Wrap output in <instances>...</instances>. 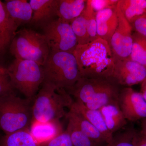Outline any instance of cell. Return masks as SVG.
<instances>
[{
  "mask_svg": "<svg viewBox=\"0 0 146 146\" xmlns=\"http://www.w3.org/2000/svg\"><path fill=\"white\" fill-rule=\"evenodd\" d=\"M73 54L82 77L112 78L115 60L107 41L98 37L86 44L78 45Z\"/></svg>",
  "mask_w": 146,
  "mask_h": 146,
  "instance_id": "1",
  "label": "cell"
},
{
  "mask_svg": "<svg viewBox=\"0 0 146 146\" xmlns=\"http://www.w3.org/2000/svg\"><path fill=\"white\" fill-rule=\"evenodd\" d=\"M71 96L65 89L44 81L32 106V121L47 122L65 117V108H69L74 102Z\"/></svg>",
  "mask_w": 146,
  "mask_h": 146,
  "instance_id": "2",
  "label": "cell"
},
{
  "mask_svg": "<svg viewBox=\"0 0 146 146\" xmlns=\"http://www.w3.org/2000/svg\"><path fill=\"white\" fill-rule=\"evenodd\" d=\"M43 68L44 81L67 91L82 77L74 55L70 52L50 51Z\"/></svg>",
  "mask_w": 146,
  "mask_h": 146,
  "instance_id": "3",
  "label": "cell"
},
{
  "mask_svg": "<svg viewBox=\"0 0 146 146\" xmlns=\"http://www.w3.org/2000/svg\"><path fill=\"white\" fill-rule=\"evenodd\" d=\"M31 102L15 93L0 97V129L5 134L29 129L32 121Z\"/></svg>",
  "mask_w": 146,
  "mask_h": 146,
  "instance_id": "4",
  "label": "cell"
},
{
  "mask_svg": "<svg viewBox=\"0 0 146 146\" xmlns=\"http://www.w3.org/2000/svg\"><path fill=\"white\" fill-rule=\"evenodd\" d=\"M9 47L11 53L16 59L32 60L42 66L50 51L44 35L25 28L16 32Z\"/></svg>",
  "mask_w": 146,
  "mask_h": 146,
  "instance_id": "5",
  "label": "cell"
},
{
  "mask_svg": "<svg viewBox=\"0 0 146 146\" xmlns=\"http://www.w3.org/2000/svg\"><path fill=\"white\" fill-rule=\"evenodd\" d=\"M7 70L14 89L26 99L34 100L44 79L43 66L32 60L15 58Z\"/></svg>",
  "mask_w": 146,
  "mask_h": 146,
  "instance_id": "6",
  "label": "cell"
},
{
  "mask_svg": "<svg viewBox=\"0 0 146 146\" xmlns=\"http://www.w3.org/2000/svg\"><path fill=\"white\" fill-rule=\"evenodd\" d=\"M41 28L50 51L73 54L78 44L70 24L57 18Z\"/></svg>",
  "mask_w": 146,
  "mask_h": 146,
  "instance_id": "7",
  "label": "cell"
},
{
  "mask_svg": "<svg viewBox=\"0 0 146 146\" xmlns=\"http://www.w3.org/2000/svg\"><path fill=\"white\" fill-rule=\"evenodd\" d=\"M118 25L109 43L115 60L128 58L132 49V28L120 9L116 7Z\"/></svg>",
  "mask_w": 146,
  "mask_h": 146,
  "instance_id": "8",
  "label": "cell"
},
{
  "mask_svg": "<svg viewBox=\"0 0 146 146\" xmlns=\"http://www.w3.org/2000/svg\"><path fill=\"white\" fill-rule=\"evenodd\" d=\"M118 103L127 121L133 122L146 118V101L140 92L131 87L121 89Z\"/></svg>",
  "mask_w": 146,
  "mask_h": 146,
  "instance_id": "9",
  "label": "cell"
},
{
  "mask_svg": "<svg viewBox=\"0 0 146 146\" xmlns=\"http://www.w3.org/2000/svg\"><path fill=\"white\" fill-rule=\"evenodd\" d=\"M146 78V68L129 58L115 60L112 79L120 86L131 87Z\"/></svg>",
  "mask_w": 146,
  "mask_h": 146,
  "instance_id": "10",
  "label": "cell"
},
{
  "mask_svg": "<svg viewBox=\"0 0 146 146\" xmlns=\"http://www.w3.org/2000/svg\"><path fill=\"white\" fill-rule=\"evenodd\" d=\"M96 14L86 0V7L83 12L71 23L78 44H86L98 38Z\"/></svg>",
  "mask_w": 146,
  "mask_h": 146,
  "instance_id": "11",
  "label": "cell"
},
{
  "mask_svg": "<svg viewBox=\"0 0 146 146\" xmlns=\"http://www.w3.org/2000/svg\"><path fill=\"white\" fill-rule=\"evenodd\" d=\"M33 16L30 24L41 27L57 17L58 0H30Z\"/></svg>",
  "mask_w": 146,
  "mask_h": 146,
  "instance_id": "12",
  "label": "cell"
},
{
  "mask_svg": "<svg viewBox=\"0 0 146 146\" xmlns=\"http://www.w3.org/2000/svg\"><path fill=\"white\" fill-rule=\"evenodd\" d=\"M116 8L106 9L96 14L98 36L109 44L117 26L118 16Z\"/></svg>",
  "mask_w": 146,
  "mask_h": 146,
  "instance_id": "13",
  "label": "cell"
},
{
  "mask_svg": "<svg viewBox=\"0 0 146 146\" xmlns=\"http://www.w3.org/2000/svg\"><path fill=\"white\" fill-rule=\"evenodd\" d=\"M29 131L35 140L43 145L63 131L60 120H55L47 122L32 121Z\"/></svg>",
  "mask_w": 146,
  "mask_h": 146,
  "instance_id": "14",
  "label": "cell"
},
{
  "mask_svg": "<svg viewBox=\"0 0 146 146\" xmlns=\"http://www.w3.org/2000/svg\"><path fill=\"white\" fill-rule=\"evenodd\" d=\"M70 107L78 111L96 128L104 137L106 143H108L112 141L114 135L110 133L108 129L99 110L89 109L83 103L76 100V101L73 102Z\"/></svg>",
  "mask_w": 146,
  "mask_h": 146,
  "instance_id": "15",
  "label": "cell"
},
{
  "mask_svg": "<svg viewBox=\"0 0 146 146\" xmlns=\"http://www.w3.org/2000/svg\"><path fill=\"white\" fill-rule=\"evenodd\" d=\"M69 108V112L65 116L68 120L72 121L83 133L96 143L102 145L107 144L104 137L96 128L78 111L70 107Z\"/></svg>",
  "mask_w": 146,
  "mask_h": 146,
  "instance_id": "16",
  "label": "cell"
},
{
  "mask_svg": "<svg viewBox=\"0 0 146 146\" xmlns=\"http://www.w3.org/2000/svg\"><path fill=\"white\" fill-rule=\"evenodd\" d=\"M3 3L9 16L18 27L22 24L30 23L33 12L28 1L7 0Z\"/></svg>",
  "mask_w": 146,
  "mask_h": 146,
  "instance_id": "17",
  "label": "cell"
},
{
  "mask_svg": "<svg viewBox=\"0 0 146 146\" xmlns=\"http://www.w3.org/2000/svg\"><path fill=\"white\" fill-rule=\"evenodd\" d=\"M99 110L101 113L108 129L113 135L126 127L127 120L121 111L119 104L106 106Z\"/></svg>",
  "mask_w": 146,
  "mask_h": 146,
  "instance_id": "18",
  "label": "cell"
},
{
  "mask_svg": "<svg viewBox=\"0 0 146 146\" xmlns=\"http://www.w3.org/2000/svg\"><path fill=\"white\" fill-rule=\"evenodd\" d=\"M86 3V0H58V18L71 24L83 12Z\"/></svg>",
  "mask_w": 146,
  "mask_h": 146,
  "instance_id": "19",
  "label": "cell"
},
{
  "mask_svg": "<svg viewBox=\"0 0 146 146\" xmlns=\"http://www.w3.org/2000/svg\"><path fill=\"white\" fill-rule=\"evenodd\" d=\"M121 89L119 85L114 81L89 102L84 104L89 109L96 110H99L106 106L119 104L118 99Z\"/></svg>",
  "mask_w": 146,
  "mask_h": 146,
  "instance_id": "20",
  "label": "cell"
},
{
  "mask_svg": "<svg viewBox=\"0 0 146 146\" xmlns=\"http://www.w3.org/2000/svg\"><path fill=\"white\" fill-rule=\"evenodd\" d=\"M117 7L130 24L146 14V0H118Z\"/></svg>",
  "mask_w": 146,
  "mask_h": 146,
  "instance_id": "21",
  "label": "cell"
},
{
  "mask_svg": "<svg viewBox=\"0 0 146 146\" xmlns=\"http://www.w3.org/2000/svg\"><path fill=\"white\" fill-rule=\"evenodd\" d=\"M0 146H43L32 136L29 129L5 134L0 137Z\"/></svg>",
  "mask_w": 146,
  "mask_h": 146,
  "instance_id": "22",
  "label": "cell"
},
{
  "mask_svg": "<svg viewBox=\"0 0 146 146\" xmlns=\"http://www.w3.org/2000/svg\"><path fill=\"white\" fill-rule=\"evenodd\" d=\"M18 27L9 16L4 3L0 1V27L7 46L15 36Z\"/></svg>",
  "mask_w": 146,
  "mask_h": 146,
  "instance_id": "23",
  "label": "cell"
},
{
  "mask_svg": "<svg viewBox=\"0 0 146 146\" xmlns=\"http://www.w3.org/2000/svg\"><path fill=\"white\" fill-rule=\"evenodd\" d=\"M132 39V49L128 58L146 68V37L134 32Z\"/></svg>",
  "mask_w": 146,
  "mask_h": 146,
  "instance_id": "24",
  "label": "cell"
},
{
  "mask_svg": "<svg viewBox=\"0 0 146 146\" xmlns=\"http://www.w3.org/2000/svg\"><path fill=\"white\" fill-rule=\"evenodd\" d=\"M66 130L70 136L73 146H104L85 135L72 121L68 120Z\"/></svg>",
  "mask_w": 146,
  "mask_h": 146,
  "instance_id": "25",
  "label": "cell"
},
{
  "mask_svg": "<svg viewBox=\"0 0 146 146\" xmlns=\"http://www.w3.org/2000/svg\"><path fill=\"white\" fill-rule=\"evenodd\" d=\"M136 131L133 125L126 127L114 135L112 141L104 146H134L133 140Z\"/></svg>",
  "mask_w": 146,
  "mask_h": 146,
  "instance_id": "26",
  "label": "cell"
},
{
  "mask_svg": "<svg viewBox=\"0 0 146 146\" xmlns=\"http://www.w3.org/2000/svg\"><path fill=\"white\" fill-rule=\"evenodd\" d=\"M7 68L0 66V97L14 93Z\"/></svg>",
  "mask_w": 146,
  "mask_h": 146,
  "instance_id": "27",
  "label": "cell"
},
{
  "mask_svg": "<svg viewBox=\"0 0 146 146\" xmlns=\"http://www.w3.org/2000/svg\"><path fill=\"white\" fill-rule=\"evenodd\" d=\"M43 146H73L70 134L66 130L43 145Z\"/></svg>",
  "mask_w": 146,
  "mask_h": 146,
  "instance_id": "28",
  "label": "cell"
},
{
  "mask_svg": "<svg viewBox=\"0 0 146 146\" xmlns=\"http://www.w3.org/2000/svg\"><path fill=\"white\" fill-rule=\"evenodd\" d=\"M87 1L97 13L106 9L116 7L118 0H87Z\"/></svg>",
  "mask_w": 146,
  "mask_h": 146,
  "instance_id": "29",
  "label": "cell"
},
{
  "mask_svg": "<svg viewBox=\"0 0 146 146\" xmlns=\"http://www.w3.org/2000/svg\"><path fill=\"white\" fill-rule=\"evenodd\" d=\"M131 25L135 32L146 37V14L136 19Z\"/></svg>",
  "mask_w": 146,
  "mask_h": 146,
  "instance_id": "30",
  "label": "cell"
},
{
  "mask_svg": "<svg viewBox=\"0 0 146 146\" xmlns=\"http://www.w3.org/2000/svg\"><path fill=\"white\" fill-rule=\"evenodd\" d=\"M133 142L134 146H146V136L136 130Z\"/></svg>",
  "mask_w": 146,
  "mask_h": 146,
  "instance_id": "31",
  "label": "cell"
},
{
  "mask_svg": "<svg viewBox=\"0 0 146 146\" xmlns=\"http://www.w3.org/2000/svg\"><path fill=\"white\" fill-rule=\"evenodd\" d=\"M7 46L6 44L4 37L0 27V54H2L5 50Z\"/></svg>",
  "mask_w": 146,
  "mask_h": 146,
  "instance_id": "32",
  "label": "cell"
},
{
  "mask_svg": "<svg viewBox=\"0 0 146 146\" xmlns=\"http://www.w3.org/2000/svg\"><path fill=\"white\" fill-rule=\"evenodd\" d=\"M140 131L146 136V118L141 120V130Z\"/></svg>",
  "mask_w": 146,
  "mask_h": 146,
  "instance_id": "33",
  "label": "cell"
},
{
  "mask_svg": "<svg viewBox=\"0 0 146 146\" xmlns=\"http://www.w3.org/2000/svg\"><path fill=\"white\" fill-rule=\"evenodd\" d=\"M141 84L143 85V86H145L146 87V78L145 79L143 80V81L141 83Z\"/></svg>",
  "mask_w": 146,
  "mask_h": 146,
  "instance_id": "34",
  "label": "cell"
}]
</instances>
